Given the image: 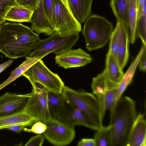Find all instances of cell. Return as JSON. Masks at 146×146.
I'll use <instances>...</instances> for the list:
<instances>
[{
	"instance_id": "cell-1",
	"label": "cell",
	"mask_w": 146,
	"mask_h": 146,
	"mask_svg": "<svg viewBox=\"0 0 146 146\" xmlns=\"http://www.w3.org/2000/svg\"><path fill=\"white\" fill-rule=\"evenodd\" d=\"M39 35L21 23L5 22L0 25V52L11 59L26 57L40 39Z\"/></svg>"
},
{
	"instance_id": "cell-2",
	"label": "cell",
	"mask_w": 146,
	"mask_h": 146,
	"mask_svg": "<svg viewBox=\"0 0 146 146\" xmlns=\"http://www.w3.org/2000/svg\"><path fill=\"white\" fill-rule=\"evenodd\" d=\"M135 101L127 96H121L110 112L112 146H126L129 136L137 116Z\"/></svg>"
},
{
	"instance_id": "cell-3",
	"label": "cell",
	"mask_w": 146,
	"mask_h": 146,
	"mask_svg": "<svg viewBox=\"0 0 146 146\" xmlns=\"http://www.w3.org/2000/svg\"><path fill=\"white\" fill-rule=\"evenodd\" d=\"M113 29L112 23L105 17L90 15L85 21L82 31L86 48L92 51L104 46L109 40Z\"/></svg>"
},
{
	"instance_id": "cell-4",
	"label": "cell",
	"mask_w": 146,
	"mask_h": 146,
	"mask_svg": "<svg viewBox=\"0 0 146 146\" xmlns=\"http://www.w3.org/2000/svg\"><path fill=\"white\" fill-rule=\"evenodd\" d=\"M62 93L65 99L80 109L98 129L103 126L99 102L93 93L76 90L64 86Z\"/></svg>"
},
{
	"instance_id": "cell-5",
	"label": "cell",
	"mask_w": 146,
	"mask_h": 146,
	"mask_svg": "<svg viewBox=\"0 0 146 146\" xmlns=\"http://www.w3.org/2000/svg\"><path fill=\"white\" fill-rule=\"evenodd\" d=\"M27 78L31 84H37L48 90L61 93L64 84L59 76L51 71L40 60L35 63L22 75Z\"/></svg>"
},
{
	"instance_id": "cell-6",
	"label": "cell",
	"mask_w": 146,
	"mask_h": 146,
	"mask_svg": "<svg viewBox=\"0 0 146 146\" xmlns=\"http://www.w3.org/2000/svg\"><path fill=\"white\" fill-rule=\"evenodd\" d=\"M53 30L63 37L78 34L81 31V23L62 0H56L53 12Z\"/></svg>"
},
{
	"instance_id": "cell-7",
	"label": "cell",
	"mask_w": 146,
	"mask_h": 146,
	"mask_svg": "<svg viewBox=\"0 0 146 146\" xmlns=\"http://www.w3.org/2000/svg\"><path fill=\"white\" fill-rule=\"evenodd\" d=\"M79 35L63 37L55 32L48 38L39 39L36 42L28 56H41L50 53L56 55L71 49L78 41Z\"/></svg>"
},
{
	"instance_id": "cell-8",
	"label": "cell",
	"mask_w": 146,
	"mask_h": 146,
	"mask_svg": "<svg viewBox=\"0 0 146 146\" xmlns=\"http://www.w3.org/2000/svg\"><path fill=\"white\" fill-rule=\"evenodd\" d=\"M47 127L43 133L44 138L50 143L57 146L66 145L70 143L75 135L74 127L58 120L51 118L43 122Z\"/></svg>"
},
{
	"instance_id": "cell-9",
	"label": "cell",
	"mask_w": 146,
	"mask_h": 146,
	"mask_svg": "<svg viewBox=\"0 0 146 146\" xmlns=\"http://www.w3.org/2000/svg\"><path fill=\"white\" fill-rule=\"evenodd\" d=\"M48 91L44 88L33 87L31 96L23 111L42 122L51 119L48 107Z\"/></svg>"
},
{
	"instance_id": "cell-10",
	"label": "cell",
	"mask_w": 146,
	"mask_h": 146,
	"mask_svg": "<svg viewBox=\"0 0 146 146\" xmlns=\"http://www.w3.org/2000/svg\"><path fill=\"white\" fill-rule=\"evenodd\" d=\"M57 119L71 127L80 125L95 130H98L80 109L65 99Z\"/></svg>"
},
{
	"instance_id": "cell-11",
	"label": "cell",
	"mask_w": 146,
	"mask_h": 146,
	"mask_svg": "<svg viewBox=\"0 0 146 146\" xmlns=\"http://www.w3.org/2000/svg\"><path fill=\"white\" fill-rule=\"evenodd\" d=\"M7 92L0 97V117L23 111L31 96Z\"/></svg>"
},
{
	"instance_id": "cell-12",
	"label": "cell",
	"mask_w": 146,
	"mask_h": 146,
	"mask_svg": "<svg viewBox=\"0 0 146 146\" xmlns=\"http://www.w3.org/2000/svg\"><path fill=\"white\" fill-rule=\"evenodd\" d=\"M92 60L91 55L80 48L69 49L56 55L55 57L56 64L65 69L84 66Z\"/></svg>"
},
{
	"instance_id": "cell-13",
	"label": "cell",
	"mask_w": 146,
	"mask_h": 146,
	"mask_svg": "<svg viewBox=\"0 0 146 146\" xmlns=\"http://www.w3.org/2000/svg\"><path fill=\"white\" fill-rule=\"evenodd\" d=\"M117 30L118 51L117 61L123 70L129 56V33L128 26L122 22L117 21L115 27Z\"/></svg>"
},
{
	"instance_id": "cell-14",
	"label": "cell",
	"mask_w": 146,
	"mask_h": 146,
	"mask_svg": "<svg viewBox=\"0 0 146 146\" xmlns=\"http://www.w3.org/2000/svg\"><path fill=\"white\" fill-rule=\"evenodd\" d=\"M146 146V120L143 115L140 113L131 129L126 146Z\"/></svg>"
},
{
	"instance_id": "cell-15",
	"label": "cell",
	"mask_w": 146,
	"mask_h": 146,
	"mask_svg": "<svg viewBox=\"0 0 146 146\" xmlns=\"http://www.w3.org/2000/svg\"><path fill=\"white\" fill-rule=\"evenodd\" d=\"M32 17L31 29L38 35L41 33L50 36L54 32L45 15L43 0H38L36 8Z\"/></svg>"
},
{
	"instance_id": "cell-16",
	"label": "cell",
	"mask_w": 146,
	"mask_h": 146,
	"mask_svg": "<svg viewBox=\"0 0 146 146\" xmlns=\"http://www.w3.org/2000/svg\"><path fill=\"white\" fill-rule=\"evenodd\" d=\"M110 82L105 69L101 73L93 78L91 84L93 93L97 97L99 102L103 119L106 111L104 107L105 95Z\"/></svg>"
},
{
	"instance_id": "cell-17",
	"label": "cell",
	"mask_w": 146,
	"mask_h": 146,
	"mask_svg": "<svg viewBox=\"0 0 146 146\" xmlns=\"http://www.w3.org/2000/svg\"><path fill=\"white\" fill-rule=\"evenodd\" d=\"M146 50V46L142 44L139 52L131 63L128 69L123 76L119 84L117 94V101L121 98L127 87L132 82L139 60L143 52Z\"/></svg>"
},
{
	"instance_id": "cell-18",
	"label": "cell",
	"mask_w": 146,
	"mask_h": 146,
	"mask_svg": "<svg viewBox=\"0 0 146 146\" xmlns=\"http://www.w3.org/2000/svg\"><path fill=\"white\" fill-rule=\"evenodd\" d=\"M71 10L76 19L83 23L92 13L93 0H68Z\"/></svg>"
},
{
	"instance_id": "cell-19",
	"label": "cell",
	"mask_w": 146,
	"mask_h": 146,
	"mask_svg": "<svg viewBox=\"0 0 146 146\" xmlns=\"http://www.w3.org/2000/svg\"><path fill=\"white\" fill-rule=\"evenodd\" d=\"M38 121L23 111L16 114L0 117V130L18 124L33 125Z\"/></svg>"
},
{
	"instance_id": "cell-20",
	"label": "cell",
	"mask_w": 146,
	"mask_h": 146,
	"mask_svg": "<svg viewBox=\"0 0 146 146\" xmlns=\"http://www.w3.org/2000/svg\"><path fill=\"white\" fill-rule=\"evenodd\" d=\"M34 12L35 11L23 7L18 3L8 11L5 19L13 22L31 23Z\"/></svg>"
},
{
	"instance_id": "cell-21",
	"label": "cell",
	"mask_w": 146,
	"mask_h": 146,
	"mask_svg": "<svg viewBox=\"0 0 146 146\" xmlns=\"http://www.w3.org/2000/svg\"><path fill=\"white\" fill-rule=\"evenodd\" d=\"M105 69L109 81L119 85L124 73L117 61L109 52L106 55Z\"/></svg>"
},
{
	"instance_id": "cell-22",
	"label": "cell",
	"mask_w": 146,
	"mask_h": 146,
	"mask_svg": "<svg viewBox=\"0 0 146 146\" xmlns=\"http://www.w3.org/2000/svg\"><path fill=\"white\" fill-rule=\"evenodd\" d=\"M47 55L46 54L41 56L34 57L26 56L25 60L18 67L12 71L9 77L0 85V90L18 78L22 76L23 74L32 66Z\"/></svg>"
},
{
	"instance_id": "cell-23",
	"label": "cell",
	"mask_w": 146,
	"mask_h": 146,
	"mask_svg": "<svg viewBox=\"0 0 146 146\" xmlns=\"http://www.w3.org/2000/svg\"><path fill=\"white\" fill-rule=\"evenodd\" d=\"M137 0H129L128 11L129 41L133 44L137 38L136 27L137 21Z\"/></svg>"
},
{
	"instance_id": "cell-24",
	"label": "cell",
	"mask_w": 146,
	"mask_h": 146,
	"mask_svg": "<svg viewBox=\"0 0 146 146\" xmlns=\"http://www.w3.org/2000/svg\"><path fill=\"white\" fill-rule=\"evenodd\" d=\"M129 1V0H110V7L117 21L122 22L128 26Z\"/></svg>"
},
{
	"instance_id": "cell-25",
	"label": "cell",
	"mask_w": 146,
	"mask_h": 146,
	"mask_svg": "<svg viewBox=\"0 0 146 146\" xmlns=\"http://www.w3.org/2000/svg\"><path fill=\"white\" fill-rule=\"evenodd\" d=\"M65 98L62 93H56L48 90L47 104L50 116L51 118L57 119Z\"/></svg>"
},
{
	"instance_id": "cell-26",
	"label": "cell",
	"mask_w": 146,
	"mask_h": 146,
	"mask_svg": "<svg viewBox=\"0 0 146 146\" xmlns=\"http://www.w3.org/2000/svg\"><path fill=\"white\" fill-rule=\"evenodd\" d=\"M94 136L96 146H112V126H103L96 130Z\"/></svg>"
},
{
	"instance_id": "cell-27",
	"label": "cell",
	"mask_w": 146,
	"mask_h": 146,
	"mask_svg": "<svg viewBox=\"0 0 146 146\" xmlns=\"http://www.w3.org/2000/svg\"><path fill=\"white\" fill-rule=\"evenodd\" d=\"M118 85L110 82L105 98L104 107L106 111L107 110L111 112L114 108L117 102Z\"/></svg>"
},
{
	"instance_id": "cell-28",
	"label": "cell",
	"mask_w": 146,
	"mask_h": 146,
	"mask_svg": "<svg viewBox=\"0 0 146 146\" xmlns=\"http://www.w3.org/2000/svg\"><path fill=\"white\" fill-rule=\"evenodd\" d=\"M136 33L137 38H140L142 44L146 46V3L144 4L141 15L137 20Z\"/></svg>"
},
{
	"instance_id": "cell-29",
	"label": "cell",
	"mask_w": 146,
	"mask_h": 146,
	"mask_svg": "<svg viewBox=\"0 0 146 146\" xmlns=\"http://www.w3.org/2000/svg\"><path fill=\"white\" fill-rule=\"evenodd\" d=\"M56 0H43L44 8L47 20L53 29L54 27L53 12Z\"/></svg>"
},
{
	"instance_id": "cell-30",
	"label": "cell",
	"mask_w": 146,
	"mask_h": 146,
	"mask_svg": "<svg viewBox=\"0 0 146 146\" xmlns=\"http://www.w3.org/2000/svg\"><path fill=\"white\" fill-rule=\"evenodd\" d=\"M17 3V0H0V25L5 22L8 11Z\"/></svg>"
},
{
	"instance_id": "cell-31",
	"label": "cell",
	"mask_w": 146,
	"mask_h": 146,
	"mask_svg": "<svg viewBox=\"0 0 146 146\" xmlns=\"http://www.w3.org/2000/svg\"><path fill=\"white\" fill-rule=\"evenodd\" d=\"M109 40L108 52L117 61L118 41L117 30L115 27L113 30Z\"/></svg>"
},
{
	"instance_id": "cell-32",
	"label": "cell",
	"mask_w": 146,
	"mask_h": 146,
	"mask_svg": "<svg viewBox=\"0 0 146 146\" xmlns=\"http://www.w3.org/2000/svg\"><path fill=\"white\" fill-rule=\"evenodd\" d=\"M46 125L45 123L41 121H37L33 125L31 129L25 128L24 130L29 132H32L38 134L43 133L46 131Z\"/></svg>"
},
{
	"instance_id": "cell-33",
	"label": "cell",
	"mask_w": 146,
	"mask_h": 146,
	"mask_svg": "<svg viewBox=\"0 0 146 146\" xmlns=\"http://www.w3.org/2000/svg\"><path fill=\"white\" fill-rule=\"evenodd\" d=\"M44 137L43 135L38 134L31 137L25 146H41L44 143Z\"/></svg>"
},
{
	"instance_id": "cell-34",
	"label": "cell",
	"mask_w": 146,
	"mask_h": 146,
	"mask_svg": "<svg viewBox=\"0 0 146 146\" xmlns=\"http://www.w3.org/2000/svg\"><path fill=\"white\" fill-rule=\"evenodd\" d=\"M18 3L21 6L32 11H35L38 0H18Z\"/></svg>"
},
{
	"instance_id": "cell-35",
	"label": "cell",
	"mask_w": 146,
	"mask_h": 146,
	"mask_svg": "<svg viewBox=\"0 0 146 146\" xmlns=\"http://www.w3.org/2000/svg\"><path fill=\"white\" fill-rule=\"evenodd\" d=\"M78 146H96L94 138H83L78 143Z\"/></svg>"
},
{
	"instance_id": "cell-36",
	"label": "cell",
	"mask_w": 146,
	"mask_h": 146,
	"mask_svg": "<svg viewBox=\"0 0 146 146\" xmlns=\"http://www.w3.org/2000/svg\"><path fill=\"white\" fill-rule=\"evenodd\" d=\"M138 66L139 70L145 72L146 70V50L142 54L139 62Z\"/></svg>"
},
{
	"instance_id": "cell-37",
	"label": "cell",
	"mask_w": 146,
	"mask_h": 146,
	"mask_svg": "<svg viewBox=\"0 0 146 146\" xmlns=\"http://www.w3.org/2000/svg\"><path fill=\"white\" fill-rule=\"evenodd\" d=\"M27 126L28 125L26 124H18L8 127L5 129L19 133L24 129L25 127Z\"/></svg>"
},
{
	"instance_id": "cell-38",
	"label": "cell",
	"mask_w": 146,
	"mask_h": 146,
	"mask_svg": "<svg viewBox=\"0 0 146 146\" xmlns=\"http://www.w3.org/2000/svg\"><path fill=\"white\" fill-rule=\"evenodd\" d=\"M146 0H137V20L141 15Z\"/></svg>"
},
{
	"instance_id": "cell-39",
	"label": "cell",
	"mask_w": 146,
	"mask_h": 146,
	"mask_svg": "<svg viewBox=\"0 0 146 146\" xmlns=\"http://www.w3.org/2000/svg\"><path fill=\"white\" fill-rule=\"evenodd\" d=\"M13 62V60L11 59L0 64V73L8 67L10 66Z\"/></svg>"
}]
</instances>
